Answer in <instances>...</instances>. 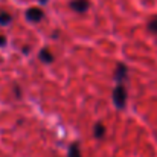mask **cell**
<instances>
[{
  "mask_svg": "<svg viewBox=\"0 0 157 157\" xmlns=\"http://www.w3.org/2000/svg\"><path fill=\"white\" fill-rule=\"evenodd\" d=\"M69 6L75 12H86L89 9V0H72Z\"/></svg>",
  "mask_w": 157,
  "mask_h": 157,
  "instance_id": "cell-3",
  "label": "cell"
},
{
  "mask_svg": "<svg viewBox=\"0 0 157 157\" xmlns=\"http://www.w3.org/2000/svg\"><path fill=\"white\" fill-rule=\"evenodd\" d=\"M40 59L41 61H46V63H51V61H53V55L51 53L49 49H43L40 52Z\"/></svg>",
  "mask_w": 157,
  "mask_h": 157,
  "instance_id": "cell-6",
  "label": "cell"
},
{
  "mask_svg": "<svg viewBox=\"0 0 157 157\" xmlns=\"http://www.w3.org/2000/svg\"><path fill=\"white\" fill-rule=\"evenodd\" d=\"M113 99H114V104L117 108H124V105L127 102V90L124 86L117 84V87L114 89V93H113Z\"/></svg>",
  "mask_w": 157,
  "mask_h": 157,
  "instance_id": "cell-1",
  "label": "cell"
},
{
  "mask_svg": "<svg viewBox=\"0 0 157 157\" xmlns=\"http://www.w3.org/2000/svg\"><path fill=\"white\" fill-rule=\"evenodd\" d=\"M46 2H48V0H41V3H46Z\"/></svg>",
  "mask_w": 157,
  "mask_h": 157,
  "instance_id": "cell-11",
  "label": "cell"
},
{
  "mask_svg": "<svg viewBox=\"0 0 157 157\" xmlns=\"http://www.w3.org/2000/svg\"><path fill=\"white\" fill-rule=\"evenodd\" d=\"M93 133H95V137L101 139V137L105 134V127L101 124V122H98V124L95 125V128H93Z\"/></svg>",
  "mask_w": 157,
  "mask_h": 157,
  "instance_id": "cell-5",
  "label": "cell"
},
{
  "mask_svg": "<svg viewBox=\"0 0 157 157\" xmlns=\"http://www.w3.org/2000/svg\"><path fill=\"white\" fill-rule=\"evenodd\" d=\"M5 44H6V37L0 35V46H5Z\"/></svg>",
  "mask_w": 157,
  "mask_h": 157,
  "instance_id": "cell-10",
  "label": "cell"
},
{
  "mask_svg": "<svg viewBox=\"0 0 157 157\" xmlns=\"http://www.w3.org/2000/svg\"><path fill=\"white\" fill-rule=\"evenodd\" d=\"M148 29L153 32V34H157V17H153L148 23Z\"/></svg>",
  "mask_w": 157,
  "mask_h": 157,
  "instance_id": "cell-9",
  "label": "cell"
},
{
  "mask_svg": "<svg viewBox=\"0 0 157 157\" xmlns=\"http://www.w3.org/2000/svg\"><path fill=\"white\" fill-rule=\"evenodd\" d=\"M11 20H12V17H11L8 12H0V25L6 26V25L11 23Z\"/></svg>",
  "mask_w": 157,
  "mask_h": 157,
  "instance_id": "cell-8",
  "label": "cell"
},
{
  "mask_svg": "<svg viewBox=\"0 0 157 157\" xmlns=\"http://www.w3.org/2000/svg\"><path fill=\"white\" fill-rule=\"evenodd\" d=\"M69 157H81V153H79V145H78V144L70 145V148H69Z\"/></svg>",
  "mask_w": 157,
  "mask_h": 157,
  "instance_id": "cell-7",
  "label": "cell"
},
{
  "mask_svg": "<svg viewBox=\"0 0 157 157\" xmlns=\"http://www.w3.org/2000/svg\"><path fill=\"white\" fill-rule=\"evenodd\" d=\"M43 11L40 9V8H29L28 11H26V18L29 20V21H35V23H38L40 20H43Z\"/></svg>",
  "mask_w": 157,
  "mask_h": 157,
  "instance_id": "cell-2",
  "label": "cell"
},
{
  "mask_svg": "<svg viewBox=\"0 0 157 157\" xmlns=\"http://www.w3.org/2000/svg\"><path fill=\"white\" fill-rule=\"evenodd\" d=\"M127 76V67L124 64H119L117 69H116V81H124V78Z\"/></svg>",
  "mask_w": 157,
  "mask_h": 157,
  "instance_id": "cell-4",
  "label": "cell"
}]
</instances>
